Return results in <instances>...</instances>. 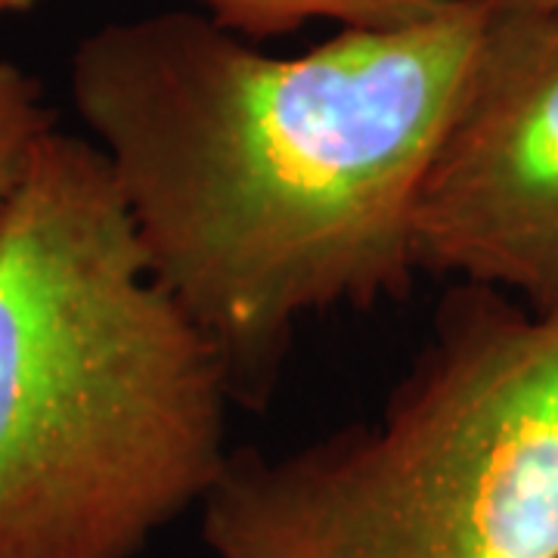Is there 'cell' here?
<instances>
[{"instance_id": "1", "label": "cell", "mask_w": 558, "mask_h": 558, "mask_svg": "<svg viewBox=\"0 0 558 558\" xmlns=\"http://www.w3.org/2000/svg\"><path fill=\"white\" fill-rule=\"evenodd\" d=\"M490 0L344 28L270 57L196 13L112 22L69 84L153 277L267 407L299 329L410 295L422 168L472 72Z\"/></svg>"}, {"instance_id": "2", "label": "cell", "mask_w": 558, "mask_h": 558, "mask_svg": "<svg viewBox=\"0 0 558 558\" xmlns=\"http://www.w3.org/2000/svg\"><path fill=\"white\" fill-rule=\"evenodd\" d=\"M233 403L102 153L53 131L0 227V558H143L218 484Z\"/></svg>"}, {"instance_id": "3", "label": "cell", "mask_w": 558, "mask_h": 558, "mask_svg": "<svg viewBox=\"0 0 558 558\" xmlns=\"http://www.w3.org/2000/svg\"><path fill=\"white\" fill-rule=\"evenodd\" d=\"M211 558H558V314L453 282L376 422L233 450Z\"/></svg>"}, {"instance_id": "4", "label": "cell", "mask_w": 558, "mask_h": 558, "mask_svg": "<svg viewBox=\"0 0 558 558\" xmlns=\"http://www.w3.org/2000/svg\"><path fill=\"white\" fill-rule=\"evenodd\" d=\"M410 248L418 277L558 314V10L490 3L418 178Z\"/></svg>"}, {"instance_id": "5", "label": "cell", "mask_w": 558, "mask_h": 558, "mask_svg": "<svg viewBox=\"0 0 558 558\" xmlns=\"http://www.w3.org/2000/svg\"><path fill=\"white\" fill-rule=\"evenodd\" d=\"M208 20L240 38L289 35L317 20L344 28H400L447 10L453 0H199Z\"/></svg>"}, {"instance_id": "6", "label": "cell", "mask_w": 558, "mask_h": 558, "mask_svg": "<svg viewBox=\"0 0 558 558\" xmlns=\"http://www.w3.org/2000/svg\"><path fill=\"white\" fill-rule=\"evenodd\" d=\"M57 131L40 84L0 53V227L20 199L40 143Z\"/></svg>"}, {"instance_id": "7", "label": "cell", "mask_w": 558, "mask_h": 558, "mask_svg": "<svg viewBox=\"0 0 558 558\" xmlns=\"http://www.w3.org/2000/svg\"><path fill=\"white\" fill-rule=\"evenodd\" d=\"M497 7H527V10H558V0H490Z\"/></svg>"}, {"instance_id": "8", "label": "cell", "mask_w": 558, "mask_h": 558, "mask_svg": "<svg viewBox=\"0 0 558 558\" xmlns=\"http://www.w3.org/2000/svg\"><path fill=\"white\" fill-rule=\"evenodd\" d=\"M38 0H0V16H10V13H25L32 10Z\"/></svg>"}]
</instances>
